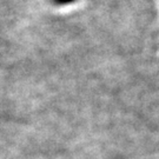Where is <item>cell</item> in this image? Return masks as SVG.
I'll use <instances>...</instances> for the list:
<instances>
[{"instance_id": "6da1fadb", "label": "cell", "mask_w": 159, "mask_h": 159, "mask_svg": "<svg viewBox=\"0 0 159 159\" xmlns=\"http://www.w3.org/2000/svg\"><path fill=\"white\" fill-rule=\"evenodd\" d=\"M77 0H51V2L54 6H67L74 4Z\"/></svg>"}]
</instances>
